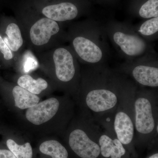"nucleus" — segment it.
Masks as SVG:
<instances>
[{
	"label": "nucleus",
	"instance_id": "3",
	"mask_svg": "<svg viewBox=\"0 0 158 158\" xmlns=\"http://www.w3.org/2000/svg\"><path fill=\"white\" fill-rule=\"evenodd\" d=\"M22 30L26 46L36 54L67 42L64 23L38 15H23L16 19Z\"/></svg>",
	"mask_w": 158,
	"mask_h": 158
},
{
	"label": "nucleus",
	"instance_id": "13",
	"mask_svg": "<svg viewBox=\"0 0 158 158\" xmlns=\"http://www.w3.org/2000/svg\"><path fill=\"white\" fill-rule=\"evenodd\" d=\"M1 36L12 52L21 56V53L27 46L22 30L17 19L11 20L7 23L4 34Z\"/></svg>",
	"mask_w": 158,
	"mask_h": 158
},
{
	"label": "nucleus",
	"instance_id": "9",
	"mask_svg": "<svg viewBox=\"0 0 158 158\" xmlns=\"http://www.w3.org/2000/svg\"><path fill=\"white\" fill-rule=\"evenodd\" d=\"M135 85L128 88L121 104L114 113L112 127L116 138L123 145H129L135 138L134 95Z\"/></svg>",
	"mask_w": 158,
	"mask_h": 158
},
{
	"label": "nucleus",
	"instance_id": "14",
	"mask_svg": "<svg viewBox=\"0 0 158 158\" xmlns=\"http://www.w3.org/2000/svg\"><path fill=\"white\" fill-rule=\"evenodd\" d=\"M12 93L15 106L20 109H28L39 103V97L19 85H16L13 88Z\"/></svg>",
	"mask_w": 158,
	"mask_h": 158
},
{
	"label": "nucleus",
	"instance_id": "5",
	"mask_svg": "<svg viewBox=\"0 0 158 158\" xmlns=\"http://www.w3.org/2000/svg\"><path fill=\"white\" fill-rule=\"evenodd\" d=\"M36 56L39 65L50 69L61 85L79 89L81 79L79 62L69 45H60Z\"/></svg>",
	"mask_w": 158,
	"mask_h": 158
},
{
	"label": "nucleus",
	"instance_id": "20",
	"mask_svg": "<svg viewBox=\"0 0 158 158\" xmlns=\"http://www.w3.org/2000/svg\"><path fill=\"white\" fill-rule=\"evenodd\" d=\"M0 54L2 55L4 60L7 62H16L19 60H23L21 56H18L11 52V50L6 45L1 36H0Z\"/></svg>",
	"mask_w": 158,
	"mask_h": 158
},
{
	"label": "nucleus",
	"instance_id": "1",
	"mask_svg": "<svg viewBox=\"0 0 158 158\" xmlns=\"http://www.w3.org/2000/svg\"><path fill=\"white\" fill-rule=\"evenodd\" d=\"M129 81L126 76L110 69L107 65H87L81 73L79 89L84 96L85 108L98 124L113 118Z\"/></svg>",
	"mask_w": 158,
	"mask_h": 158
},
{
	"label": "nucleus",
	"instance_id": "16",
	"mask_svg": "<svg viewBox=\"0 0 158 158\" xmlns=\"http://www.w3.org/2000/svg\"><path fill=\"white\" fill-rule=\"evenodd\" d=\"M17 85L34 94H39L46 90L48 83L42 78L35 79L28 74L23 75L18 79Z\"/></svg>",
	"mask_w": 158,
	"mask_h": 158
},
{
	"label": "nucleus",
	"instance_id": "17",
	"mask_svg": "<svg viewBox=\"0 0 158 158\" xmlns=\"http://www.w3.org/2000/svg\"><path fill=\"white\" fill-rule=\"evenodd\" d=\"M40 152L52 158H68L67 150L59 141L50 140L44 141L39 148Z\"/></svg>",
	"mask_w": 158,
	"mask_h": 158
},
{
	"label": "nucleus",
	"instance_id": "11",
	"mask_svg": "<svg viewBox=\"0 0 158 158\" xmlns=\"http://www.w3.org/2000/svg\"><path fill=\"white\" fill-rule=\"evenodd\" d=\"M60 106V102L57 99L54 98L48 99L28 108L26 112V118L36 125L43 124L56 114Z\"/></svg>",
	"mask_w": 158,
	"mask_h": 158
},
{
	"label": "nucleus",
	"instance_id": "8",
	"mask_svg": "<svg viewBox=\"0 0 158 158\" xmlns=\"http://www.w3.org/2000/svg\"><path fill=\"white\" fill-rule=\"evenodd\" d=\"M116 71L129 77L141 87L156 89L158 87V60L157 53L132 61L125 62Z\"/></svg>",
	"mask_w": 158,
	"mask_h": 158
},
{
	"label": "nucleus",
	"instance_id": "18",
	"mask_svg": "<svg viewBox=\"0 0 158 158\" xmlns=\"http://www.w3.org/2000/svg\"><path fill=\"white\" fill-rule=\"evenodd\" d=\"M6 143L8 148L16 158H32L33 151L29 142L23 145H19L12 139H9Z\"/></svg>",
	"mask_w": 158,
	"mask_h": 158
},
{
	"label": "nucleus",
	"instance_id": "12",
	"mask_svg": "<svg viewBox=\"0 0 158 158\" xmlns=\"http://www.w3.org/2000/svg\"><path fill=\"white\" fill-rule=\"evenodd\" d=\"M99 138L100 154L104 158H121L126 154L123 144L116 138L112 126L104 127Z\"/></svg>",
	"mask_w": 158,
	"mask_h": 158
},
{
	"label": "nucleus",
	"instance_id": "2",
	"mask_svg": "<svg viewBox=\"0 0 158 158\" xmlns=\"http://www.w3.org/2000/svg\"><path fill=\"white\" fill-rule=\"evenodd\" d=\"M67 42L79 62L87 65H107L111 50L104 23L87 20L69 24Z\"/></svg>",
	"mask_w": 158,
	"mask_h": 158
},
{
	"label": "nucleus",
	"instance_id": "22",
	"mask_svg": "<svg viewBox=\"0 0 158 158\" xmlns=\"http://www.w3.org/2000/svg\"><path fill=\"white\" fill-rule=\"evenodd\" d=\"M148 158H158V153L154 154L149 157Z\"/></svg>",
	"mask_w": 158,
	"mask_h": 158
},
{
	"label": "nucleus",
	"instance_id": "15",
	"mask_svg": "<svg viewBox=\"0 0 158 158\" xmlns=\"http://www.w3.org/2000/svg\"><path fill=\"white\" fill-rule=\"evenodd\" d=\"M134 27L136 32L148 42L158 39V17L148 19Z\"/></svg>",
	"mask_w": 158,
	"mask_h": 158
},
{
	"label": "nucleus",
	"instance_id": "19",
	"mask_svg": "<svg viewBox=\"0 0 158 158\" xmlns=\"http://www.w3.org/2000/svg\"><path fill=\"white\" fill-rule=\"evenodd\" d=\"M138 14L144 19L158 17V0H148L140 7Z\"/></svg>",
	"mask_w": 158,
	"mask_h": 158
},
{
	"label": "nucleus",
	"instance_id": "10",
	"mask_svg": "<svg viewBox=\"0 0 158 158\" xmlns=\"http://www.w3.org/2000/svg\"><path fill=\"white\" fill-rule=\"evenodd\" d=\"M79 13L77 5L69 2L47 4L40 10V14L43 16L61 23L76 19L79 17Z\"/></svg>",
	"mask_w": 158,
	"mask_h": 158
},
{
	"label": "nucleus",
	"instance_id": "7",
	"mask_svg": "<svg viewBox=\"0 0 158 158\" xmlns=\"http://www.w3.org/2000/svg\"><path fill=\"white\" fill-rule=\"evenodd\" d=\"M97 123L87 113L84 128L75 129L69 134V144L80 157L97 158L100 155L98 140H98L102 130Z\"/></svg>",
	"mask_w": 158,
	"mask_h": 158
},
{
	"label": "nucleus",
	"instance_id": "6",
	"mask_svg": "<svg viewBox=\"0 0 158 158\" xmlns=\"http://www.w3.org/2000/svg\"><path fill=\"white\" fill-rule=\"evenodd\" d=\"M141 88L134 95L135 138L150 139L158 133L157 94L156 89Z\"/></svg>",
	"mask_w": 158,
	"mask_h": 158
},
{
	"label": "nucleus",
	"instance_id": "4",
	"mask_svg": "<svg viewBox=\"0 0 158 158\" xmlns=\"http://www.w3.org/2000/svg\"><path fill=\"white\" fill-rule=\"evenodd\" d=\"M104 27L108 40L125 62L156 53L151 43L141 37L131 23L111 21Z\"/></svg>",
	"mask_w": 158,
	"mask_h": 158
},
{
	"label": "nucleus",
	"instance_id": "21",
	"mask_svg": "<svg viewBox=\"0 0 158 158\" xmlns=\"http://www.w3.org/2000/svg\"><path fill=\"white\" fill-rule=\"evenodd\" d=\"M0 158H16L10 151L0 149Z\"/></svg>",
	"mask_w": 158,
	"mask_h": 158
}]
</instances>
